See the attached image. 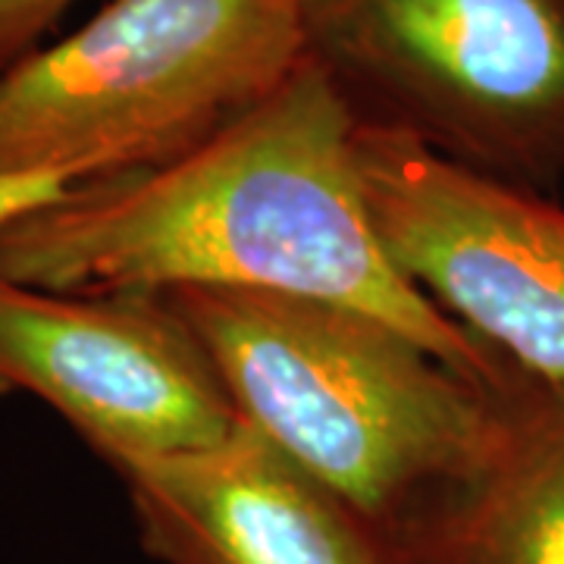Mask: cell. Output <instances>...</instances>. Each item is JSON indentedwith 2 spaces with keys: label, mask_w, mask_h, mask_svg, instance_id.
Listing matches in <instances>:
<instances>
[{
  "label": "cell",
  "mask_w": 564,
  "mask_h": 564,
  "mask_svg": "<svg viewBox=\"0 0 564 564\" xmlns=\"http://www.w3.org/2000/svg\"><path fill=\"white\" fill-rule=\"evenodd\" d=\"M361 120L304 63L198 148L76 182L0 232V273L73 295L248 289L370 311L477 383L524 377L389 258L358 163Z\"/></svg>",
  "instance_id": "cell-1"
},
{
  "label": "cell",
  "mask_w": 564,
  "mask_h": 564,
  "mask_svg": "<svg viewBox=\"0 0 564 564\" xmlns=\"http://www.w3.org/2000/svg\"><path fill=\"white\" fill-rule=\"evenodd\" d=\"M204 345L236 421L395 543L489 462L518 386L477 383L361 307L248 289L163 292Z\"/></svg>",
  "instance_id": "cell-2"
},
{
  "label": "cell",
  "mask_w": 564,
  "mask_h": 564,
  "mask_svg": "<svg viewBox=\"0 0 564 564\" xmlns=\"http://www.w3.org/2000/svg\"><path fill=\"white\" fill-rule=\"evenodd\" d=\"M302 63L292 0H110L0 73V176L176 161Z\"/></svg>",
  "instance_id": "cell-3"
},
{
  "label": "cell",
  "mask_w": 564,
  "mask_h": 564,
  "mask_svg": "<svg viewBox=\"0 0 564 564\" xmlns=\"http://www.w3.org/2000/svg\"><path fill=\"white\" fill-rule=\"evenodd\" d=\"M355 117L543 192L564 176V0H292Z\"/></svg>",
  "instance_id": "cell-4"
},
{
  "label": "cell",
  "mask_w": 564,
  "mask_h": 564,
  "mask_svg": "<svg viewBox=\"0 0 564 564\" xmlns=\"http://www.w3.org/2000/svg\"><path fill=\"white\" fill-rule=\"evenodd\" d=\"M358 163L395 267L527 383L564 395V207L367 122Z\"/></svg>",
  "instance_id": "cell-5"
},
{
  "label": "cell",
  "mask_w": 564,
  "mask_h": 564,
  "mask_svg": "<svg viewBox=\"0 0 564 564\" xmlns=\"http://www.w3.org/2000/svg\"><path fill=\"white\" fill-rule=\"evenodd\" d=\"M51 404L117 470L223 443L239 421L163 292H47L0 273V395Z\"/></svg>",
  "instance_id": "cell-6"
},
{
  "label": "cell",
  "mask_w": 564,
  "mask_h": 564,
  "mask_svg": "<svg viewBox=\"0 0 564 564\" xmlns=\"http://www.w3.org/2000/svg\"><path fill=\"white\" fill-rule=\"evenodd\" d=\"M113 474L144 552L161 564H414L386 530L245 426Z\"/></svg>",
  "instance_id": "cell-7"
},
{
  "label": "cell",
  "mask_w": 564,
  "mask_h": 564,
  "mask_svg": "<svg viewBox=\"0 0 564 564\" xmlns=\"http://www.w3.org/2000/svg\"><path fill=\"white\" fill-rule=\"evenodd\" d=\"M414 564H564V395L527 383L484 467L399 533Z\"/></svg>",
  "instance_id": "cell-8"
},
{
  "label": "cell",
  "mask_w": 564,
  "mask_h": 564,
  "mask_svg": "<svg viewBox=\"0 0 564 564\" xmlns=\"http://www.w3.org/2000/svg\"><path fill=\"white\" fill-rule=\"evenodd\" d=\"M76 0H0V73L39 47Z\"/></svg>",
  "instance_id": "cell-9"
},
{
  "label": "cell",
  "mask_w": 564,
  "mask_h": 564,
  "mask_svg": "<svg viewBox=\"0 0 564 564\" xmlns=\"http://www.w3.org/2000/svg\"><path fill=\"white\" fill-rule=\"evenodd\" d=\"M76 180L66 176H0V232L25 214L63 198Z\"/></svg>",
  "instance_id": "cell-10"
}]
</instances>
